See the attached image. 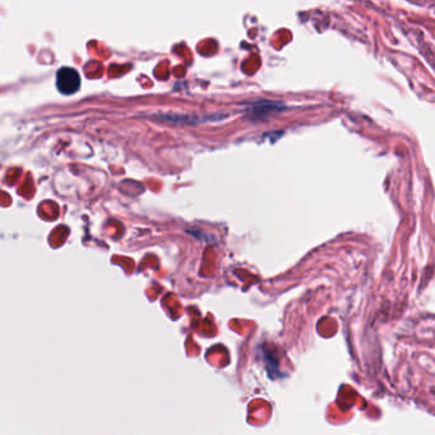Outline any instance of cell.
Returning <instances> with one entry per match:
<instances>
[{"mask_svg": "<svg viewBox=\"0 0 435 435\" xmlns=\"http://www.w3.org/2000/svg\"><path fill=\"white\" fill-rule=\"evenodd\" d=\"M57 87L63 95L76 93L81 87V77L75 68H60L57 73Z\"/></svg>", "mask_w": 435, "mask_h": 435, "instance_id": "1", "label": "cell"}, {"mask_svg": "<svg viewBox=\"0 0 435 435\" xmlns=\"http://www.w3.org/2000/svg\"><path fill=\"white\" fill-rule=\"evenodd\" d=\"M282 109V105L275 101H258L248 106L246 113L251 119H264L275 111Z\"/></svg>", "mask_w": 435, "mask_h": 435, "instance_id": "2", "label": "cell"}]
</instances>
